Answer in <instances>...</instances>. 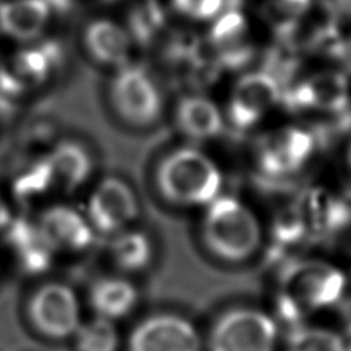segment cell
<instances>
[{"instance_id": "484cf974", "label": "cell", "mask_w": 351, "mask_h": 351, "mask_svg": "<svg viewBox=\"0 0 351 351\" xmlns=\"http://www.w3.org/2000/svg\"><path fill=\"white\" fill-rule=\"evenodd\" d=\"M56 184V178L51 171L50 161L45 156L34 165L29 166L25 172L21 173L14 181L13 191L17 199L28 202V199L39 198Z\"/></svg>"}, {"instance_id": "6da1fadb", "label": "cell", "mask_w": 351, "mask_h": 351, "mask_svg": "<svg viewBox=\"0 0 351 351\" xmlns=\"http://www.w3.org/2000/svg\"><path fill=\"white\" fill-rule=\"evenodd\" d=\"M202 237L214 257L240 263L251 258L262 245V228L252 210L237 198L217 197L206 209Z\"/></svg>"}, {"instance_id": "f1b7e54d", "label": "cell", "mask_w": 351, "mask_h": 351, "mask_svg": "<svg viewBox=\"0 0 351 351\" xmlns=\"http://www.w3.org/2000/svg\"><path fill=\"white\" fill-rule=\"evenodd\" d=\"M319 5L335 22L351 17V0H319Z\"/></svg>"}, {"instance_id": "8992f818", "label": "cell", "mask_w": 351, "mask_h": 351, "mask_svg": "<svg viewBox=\"0 0 351 351\" xmlns=\"http://www.w3.org/2000/svg\"><path fill=\"white\" fill-rule=\"evenodd\" d=\"M28 317L42 336L66 339L81 325L80 300L64 283H45L29 299Z\"/></svg>"}, {"instance_id": "277c9868", "label": "cell", "mask_w": 351, "mask_h": 351, "mask_svg": "<svg viewBox=\"0 0 351 351\" xmlns=\"http://www.w3.org/2000/svg\"><path fill=\"white\" fill-rule=\"evenodd\" d=\"M276 319L254 308H232L209 331V351H276Z\"/></svg>"}, {"instance_id": "4dcf8cb0", "label": "cell", "mask_w": 351, "mask_h": 351, "mask_svg": "<svg viewBox=\"0 0 351 351\" xmlns=\"http://www.w3.org/2000/svg\"><path fill=\"white\" fill-rule=\"evenodd\" d=\"M198 0H171L172 8L177 11L178 14L186 16V17H192L193 8H195Z\"/></svg>"}, {"instance_id": "603a6c76", "label": "cell", "mask_w": 351, "mask_h": 351, "mask_svg": "<svg viewBox=\"0 0 351 351\" xmlns=\"http://www.w3.org/2000/svg\"><path fill=\"white\" fill-rule=\"evenodd\" d=\"M166 25V11L158 0H139L127 17V33L132 42L149 45Z\"/></svg>"}, {"instance_id": "ac0fdd59", "label": "cell", "mask_w": 351, "mask_h": 351, "mask_svg": "<svg viewBox=\"0 0 351 351\" xmlns=\"http://www.w3.org/2000/svg\"><path fill=\"white\" fill-rule=\"evenodd\" d=\"M138 302V291L133 283L121 277H104L90 288V305L98 317L121 319L132 313Z\"/></svg>"}, {"instance_id": "4fadbf2b", "label": "cell", "mask_w": 351, "mask_h": 351, "mask_svg": "<svg viewBox=\"0 0 351 351\" xmlns=\"http://www.w3.org/2000/svg\"><path fill=\"white\" fill-rule=\"evenodd\" d=\"M298 206L305 217L310 234L335 235L351 221V206L320 187L308 191Z\"/></svg>"}, {"instance_id": "5bb4252c", "label": "cell", "mask_w": 351, "mask_h": 351, "mask_svg": "<svg viewBox=\"0 0 351 351\" xmlns=\"http://www.w3.org/2000/svg\"><path fill=\"white\" fill-rule=\"evenodd\" d=\"M7 240L27 274H42L50 269L56 251L38 225L28 220H13L7 228Z\"/></svg>"}, {"instance_id": "9c48e42d", "label": "cell", "mask_w": 351, "mask_h": 351, "mask_svg": "<svg viewBox=\"0 0 351 351\" xmlns=\"http://www.w3.org/2000/svg\"><path fill=\"white\" fill-rule=\"evenodd\" d=\"M138 199L125 181L108 177L95 187L88 199L87 219L101 234L117 235L138 217Z\"/></svg>"}, {"instance_id": "d590c367", "label": "cell", "mask_w": 351, "mask_h": 351, "mask_svg": "<svg viewBox=\"0 0 351 351\" xmlns=\"http://www.w3.org/2000/svg\"><path fill=\"white\" fill-rule=\"evenodd\" d=\"M347 351H351V347H350V348H347Z\"/></svg>"}, {"instance_id": "4316f807", "label": "cell", "mask_w": 351, "mask_h": 351, "mask_svg": "<svg viewBox=\"0 0 351 351\" xmlns=\"http://www.w3.org/2000/svg\"><path fill=\"white\" fill-rule=\"evenodd\" d=\"M306 235H310V231L298 204L282 209L272 221V239L276 246L282 250L299 245Z\"/></svg>"}, {"instance_id": "d4e9b609", "label": "cell", "mask_w": 351, "mask_h": 351, "mask_svg": "<svg viewBox=\"0 0 351 351\" xmlns=\"http://www.w3.org/2000/svg\"><path fill=\"white\" fill-rule=\"evenodd\" d=\"M285 351H347L337 332L322 326H304L289 331Z\"/></svg>"}, {"instance_id": "30bf717a", "label": "cell", "mask_w": 351, "mask_h": 351, "mask_svg": "<svg viewBox=\"0 0 351 351\" xmlns=\"http://www.w3.org/2000/svg\"><path fill=\"white\" fill-rule=\"evenodd\" d=\"M280 84L266 71L241 76L228 104L229 123L239 130L251 129L280 101Z\"/></svg>"}, {"instance_id": "83f0119b", "label": "cell", "mask_w": 351, "mask_h": 351, "mask_svg": "<svg viewBox=\"0 0 351 351\" xmlns=\"http://www.w3.org/2000/svg\"><path fill=\"white\" fill-rule=\"evenodd\" d=\"M313 0H266V19L278 36H289Z\"/></svg>"}, {"instance_id": "3957f363", "label": "cell", "mask_w": 351, "mask_h": 351, "mask_svg": "<svg viewBox=\"0 0 351 351\" xmlns=\"http://www.w3.org/2000/svg\"><path fill=\"white\" fill-rule=\"evenodd\" d=\"M347 277L335 265L322 260H302L285 266L280 276V293L305 314L337 306L343 299Z\"/></svg>"}, {"instance_id": "f546056e", "label": "cell", "mask_w": 351, "mask_h": 351, "mask_svg": "<svg viewBox=\"0 0 351 351\" xmlns=\"http://www.w3.org/2000/svg\"><path fill=\"white\" fill-rule=\"evenodd\" d=\"M337 313H339V320H341V325L345 331V335L351 337V298L342 299L339 302Z\"/></svg>"}, {"instance_id": "8fae6325", "label": "cell", "mask_w": 351, "mask_h": 351, "mask_svg": "<svg viewBox=\"0 0 351 351\" xmlns=\"http://www.w3.org/2000/svg\"><path fill=\"white\" fill-rule=\"evenodd\" d=\"M247 22L239 10H225L214 19L209 32V47L220 66L237 70L250 64L254 45L247 39Z\"/></svg>"}, {"instance_id": "836d02e7", "label": "cell", "mask_w": 351, "mask_h": 351, "mask_svg": "<svg viewBox=\"0 0 351 351\" xmlns=\"http://www.w3.org/2000/svg\"><path fill=\"white\" fill-rule=\"evenodd\" d=\"M348 166L351 169V144H350V149H348Z\"/></svg>"}, {"instance_id": "cb8c5ba5", "label": "cell", "mask_w": 351, "mask_h": 351, "mask_svg": "<svg viewBox=\"0 0 351 351\" xmlns=\"http://www.w3.org/2000/svg\"><path fill=\"white\" fill-rule=\"evenodd\" d=\"M76 351H118L119 335L113 320L96 316L75 332Z\"/></svg>"}, {"instance_id": "e575fe53", "label": "cell", "mask_w": 351, "mask_h": 351, "mask_svg": "<svg viewBox=\"0 0 351 351\" xmlns=\"http://www.w3.org/2000/svg\"><path fill=\"white\" fill-rule=\"evenodd\" d=\"M106 2H114V0H106Z\"/></svg>"}, {"instance_id": "7a4b0ae2", "label": "cell", "mask_w": 351, "mask_h": 351, "mask_svg": "<svg viewBox=\"0 0 351 351\" xmlns=\"http://www.w3.org/2000/svg\"><path fill=\"white\" fill-rule=\"evenodd\" d=\"M155 181L161 195L177 206H208L220 197L223 186L215 162L191 147L165 156L156 167Z\"/></svg>"}, {"instance_id": "ffe728a7", "label": "cell", "mask_w": 351, "mask_h": 351, "mask_svg": "<svg viewBox=\"0 0 351 351\" xmlns=\"http://www.w3.org/2000/svg\"><path fill=\"white\" fill-rule=\"evenodd\" d=\"M47 158L50 161L56 184H62L69 191L86 183L93 169L92 156L87 149L73 141L58 144Z\"/></svg>"}, {"instance_id": "8d00e7d4", "label": "cell", "mask_w": 351, "mask_h": 351, "mask_svg": "<svg viewBox=\"0 0 351 351\" xmlns=\"http://www.w3.org/2000/svg\"><path fill=\"white\" fill-rule=\"evenodd\" d=\"M350 50H351V42H350Z\"/></svg>"}, {"instance_id": "1f68e13d", "label": "cell", "mask_w": 351, "mask_h": 351, "mask_svg": "<svg viewBox=\"0 0 351 351\" xmlns=\"http://www.w3.org/2000/svg\"><path fill=\"white\" fill-rule=\"evenodd\" d=\"M51 13L66 14L73 7V0H44Z\"/></svg>"}, {"instance_id": "5b68a950", "label": "cell", "mask_w": 351, "mask_h": 351, "mask_svg": "<svg viewBox=\"0 0 351 351\" xmlns=\"http://www.w3.org/2000/svg\"><path fill=\"white\" fill-rule=\"evenodd\" d=\"M114 110L125 123L144 127L161 117L162 96L154 77L141 65L125 64L110 84Z\"/></svg>"}, {"instance_id": "44dd1931", "label": "cell", "mask_w": 351, "mask_h": 351, "mask_svg": "<svg viewBox=\"0 0 351 351\" xmlns=\"http://www.w3.org/2000/svg\"><path fill=\"white\" fill-rule=\"evenodd\" d=\"M313 110L339 113L345 110L350 98L348 81L337 71H320L306 77Z\"/></svg>"}, {"instance_id": "e0dca14e", "label": "cell", "mask_w": 351, "mask_h": 351, "mask_svg": "<svg viewBox=\"0 0 351 351\" xmlns=\"http://www.w3.org/2000/svg\"><path fill=\"white\" fill-rule=\"evenodd\" d=\"M177 125L187 138L195 141L219 136L225 121L220 108L204 96H186L177 106Z\"/></svg>"}, {"instance_id": "ba28073f", "label": "cell", "mask_w": 351, "mask_h": 351, "mask_svg": "<svg viewBox=\"0 0 351 351\" xmlns=\"http://www.w3.org/2000/svg\"><path fill=\"white\" fill-rule=\"evenodd\" d=\"M198 330L189 320L172 313H158L133 328L129 351H202Z\"/></svg>"}, {"instance_id": "9a60e30c", "label": "cell", "mask_w": 351, "mask_h": 351, "mask_svg": "<svg viewBox=\"0 0 351 351\" xmlns=\"http://www.w3.org/2000/svg\"><path fill=\"white\" fill-rule=\"evenodd\" d=\"M84 44L96 62L110 66H124L132 50V38L124 27L110 19L90 22L84 32Z\"/></svg>"}, {"instance_id": "7402d4cb", "label": "cell", "mask_w": 351, "mask_h": 351, "mask_svg": "<svg viewBox=\"0 0 351 351\" xmlns=\"http://www.w3.org/2000/svg\"><path fill=\"white\" fill-rule=\"evenodd\" d=\"M110 254L114 265L127 272L147 268L152 262L154 247L146 234L138 231H123L112 241Z\"/></svg>"}, {"instance_id": "d6a6232c", "label": "cell", "mask_w": 351, "mask_h": 351, "mask_svg": "<svg viewBox=\"0 0 351 351\" xmlns=\"http://www.w3.org/2000/svg\"><path fill=\"white\" fill-rule=\"evenodd\" d=\"M11 221H13V215H11L10 206L5 202L3 197L0 195V231L7 229L11 225Z\"/></svg>"}, {"instance_id": "52a82bcc", "label": "cell", "mask_w": 351, "mask_h": 351, "mask_svg": "<svg viewBox=\"0 0 351 351\" xmlns=\"http://www.w3.org/2000/svg\"><path fill=\"white\" fill-rule=\"evenodd\" d=\"M314 147L316 143L311 132L300 127H285L266 136L258 146V167L266 177H289L305 167Z\"/></svg>"}, {"instance_id": "d6986e66", "label": "cell", "mask_w": 351, "mask_h": 351, "mask_svg": "<svg viewBox=\"0 0 351 351\" xmlns=\"http://www.w3.org/2000/svg\"><path fill=\"white\" fill-rule=\"evenodd\" d=\"M64 60V50L56 40L23 48L14 58L13 71L25 86H40L50 80Z\"/></svg>"}, {"instance_id": "2e32d148", "label": "cell", "mask_w": 351, "mask_h": 351, "mask_svg": "<svg viewBox=\"0 0 351 351\" xmlns=\"http://www.w3.org/2000/svg\"><path fill=\"white\" fill-rule=\"evenodd\" d=\"M51 11L44 0L0 2V32L11 39L29 42L44 33Z\"/></svg>"}, {"instance_id": "7c38bea8", "label": "cell", "mask_w": 351, "mask_h": 351, "mask_svg": "<svg viewBox=\"0 0 351 351\" xmlns=\"http://www.w3.org/2000/svg\"><path fill=\"white\" fill-rule=\"evenodd\" d=\"M38 226L54 251H84L95 240V229L87 217L65 204L47 209L40 215Z\"/></svg>"}]
</instances>
